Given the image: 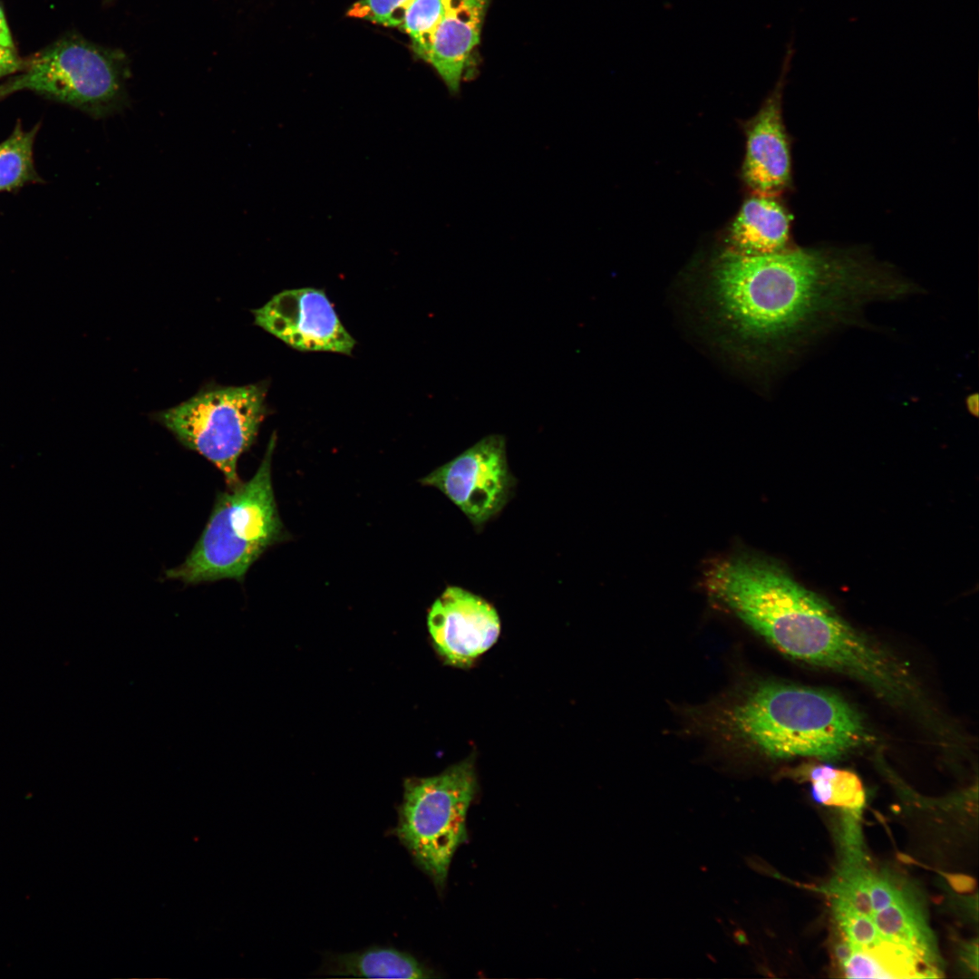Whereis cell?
Listing matches in <instances>:
<instances>
[{
    "instance_id": "1",
    "label": "cell",
    "mask_w": 979,
    "mask_h": 979,
    "mask_svg": "<svg viewBox=\"0 0 979 979\" xmlns=\"http://www.w3.org/2000/svg\"><path fill=\"white\" fill-rule=\"evenodd\" d=\"M914 285L850 249L794 248L763 255L729 249L711 262L705 311L724 342L744 356L777 362L877 301L905 297Z\"/></svg>"
},
{
    "instance_id": "2",
    "label": "cell",
    "mask_w": 979,
    "mask_h": 979,
    "mask_svg": "<svg viewBox=\"0 0 979 979\" xmlns=\"http://www.w3.org/2000/svg\"><path fill=\"white\" fill-rule=\"evenodd\" d=\"M724 602L790 657L850 676L893 705H920L904 665L770 560L758 557L742 565L727 586Z\"/></svg>"
},
{
    "instance_id": "3",
    "label": "cell",
    "mask_w": 979,
    "mask_h": 979,
    "mask_svg": "<svg viewBox=\"0 0 979 979\" xmlns=\"http://www.w3.org/2000/svg\"><path fill=\"white\" fill-rule=\"evenodd\" d=\"M731 740L772 758L833 759L868 738L860 714L831 692L766 682L750 687L721 711Z\"/></svg>"
},
{
    "instance_id": "4",
    "label": "cell",
    "mask_w": 979,
    "mask_h": 979,
    "mask_svg": "<svg viewBox=\"0 0 979 979\" xmlns=\"http://www.w3.org/2000/svg\"><path fill=\"white\" fill-rule=\"evenodd\" d=\"M275 443L272 436L248 481L217 494L199 540L181 565L165 572L166 578L185 584L221 579L241 582L263 552L282 538L283 525L271 480Z\"/></svg>"
},
{
    "instance_id": "5",
    "label": "cell",
    "mask_w": 979,
    "mask_h": 979,
    "mask_svg": "<svg viewBox=\"0 0 979 979\" xmlns=\"http://www.w3.org/2000/svg\"><path fill=\"white\" fill-rule=\"evenodd\" d=\"M127 74L121 52L71 34L24 60L22 70L0 85V100L30 91L103 118L124 106Z\"/></svg>"
},
{
    "instance_id": "6",
    "label": "cell",
    "mask_w": 979,
    "mask_h": 979,
    "mask_svg": "<svg viewBox=\"0 0 979 979\" xmlns=\"http://www.w3.org/2000/svg\"><path fill=\"white\" fill-rule=\"evenodd\" d=\"M476 790L471 757L438 775L404 782L392 834L441 891L457 848L467 840V813Z\"/></svg>"
},
{
    "instance_id": "7",
    "label": "cell",
    "mask_w": 979,
    "mask_h": 979,
    "mask_svg": "<svg viewBox=\"0 0 979 979\" xmlns=\"http://www.w3.org/2000/svg\"><path fill=\"white\" fill-rule=\"evenodd\" d=\"M266 389L260 384L200 392L155 419L186 448L222 472L228 489L239 480L237 465L254 442L267 413Z\"/></svg>"
},
{
    "instance_id": "8",
    "label": "cell",
    "mask_w": 979,
    "mask_h": 979,
    "mask_svg": "<svg viewBox=\"0 0 979 979\" xmlns=\"http://www.w3.org/2000/svg\"><path fill=\"white\" fill-rule=\"evenodd\" d=\"M513 481L499 434L483 437L421 480L444 493L475 526L501 510Z\"/></svg>"
},
{
    "instance_id": "9",
    "label": "cell",
    "mask_w": 979,
    "mask_h": 979,
    "mask_svg": "<svg viewBox=\"0 0 979 979\" xmlns=\"http://www.w3.org/2000/svg\"><path fill=\"white\" fill-rule=\"evenodd\" d=\"M253 315L257 325L300 351L351 354L355 344L320 289L282 291Z\"/></svg>"
},
{
    "instance_id": "10",
    "label": "cell",
    "mask_w": 979,
    "mask_h": 979,
    "mask_svg": "<svg viewBox=\"0 0 979 979\" xmlns=\"http://www.w3.org/2000/svg\"><path fill=\"white\" fill-rule=\"evenodd\" d=\"M795 49L788 43L779 79L757 113L743 124L742 177L753 194L773 196L790 183V150L782 118V96Z\"/></svg>"
},
{
    "instance_id": "11",
    "label": "cell",
    "mask_w": 979,
    "mask_h": 979,
    "mask_svg": "<svg viewBox=\"0 0 979 979\" xmlns=\"http://www.w3.org/2000/svg\"><path fill=\"white\" fill-rule=\"evenodd\" d=\"M428 629L437 652L451 665L468 667L498 640L500 620L483 597L448 586L431 606Z\"/></svg>"
},
{
    "instance_id": "12",
    "label": "cell",
    "mask_w": 979,
    "mask_h": 979,
    "mask_svg": "<svg viewBox=\"0 0 979 979\" xmlns=\"http://www.w3.org/2000/svg\"><path fill=\"white\" fill-rule=\"evenodd\" d=\"M490 0H445L426 62L451 92H457L470 54L480 42Z\"/></svg>"
},
{
    "instance_id": "13",
    "label": "cell",
    "mask_w": 979,
    "mask_h": 979,
    "mask_svg": "<svg viewBox=\"0 0 979 979\" xmlns=\"http://www.w3.org/2000/svg\"><path fill=\"white\" fill-rule=\"evenodd\" d=\"M726 239V249L741 254L782 251L790 239V217L773 196L753 194L743 201Z\"/></svg>"
},
{
    "instance_id": "14",
    "label": "cell",
    "mask_w": 979,
    "mask_h": 979,
    "mask_svg": "<svg viewBox=\"0 0 979 979\" xmlns=\"http://www.w3.org/2000/svg\"><path fill=\"white\" fill-rule=\"evenodd\" d=\"M324 972L333 976L361 978L426 979L434 971L408 952L393 947H370L359 952L333 955Z\"/></svg>"
},
{
    "instance_id": "15",
    "label": "cell",
    "mask_w": 979,
    "mask_h": 979,
    "mask_svg": "<svg viewBox=\"0 0 979 979\" xmlns=\"http://www.w3.org/2000/svg\"><path fill=\"white\" fill-rule=\"evenodd\" d=\"M40 123L24 130L18 121L12 133L0 142V192L14 191L42 182L34 162V143Z\"/></svg>"
},
{
    "instance_id": "16",
    "label": "cell",
    "mask_w": 979,
    "mask_h": 979,
    "mask_svg": "<svg viewBox=\"0 0 979 979\" xmlns=\"http://www.w3.org/2000/svg\"><path fill=\"white\" fill-rule=\"evenodd\" d=\"M798 774L809 780L812 796L819 803L858 809L865 802V791L859 778L852 771L830 765L804 766Z\"/></svg>"
},
{
    "instance_id": "17",
    "label": "cell",
    "mask_w": 979,
    "mask_h": 979,
    "mask_svg": "<svg viewBox=\"0 0 979 979\" xmlns=\"http://www.w3.org/2000/svg\"><path fill=\"white\" fill-rule=\"evenodd\" d=\"M871 918L884 940L905 945L921 956L926 952L920 926L902 897L889 906L874 912Z\"/></svg>"
},
{
    "instance_id": "18",
    "label": "cell",
    "mask_w": 979,
    "mask_h": 979,
    "mask_svg": "<svg viewBox=\"0 0 979 979\" xmlns=\"http://www.w3.org/2000/svg\"><path fill=\"white\" fill-rule=\"evenodd\" d=\"M444 4L445 0H412L404 12L400 29L409 35L413 51L425 61Z\"/></svg>"
},
{
    "instance_id": "19",
    "label": "cell",
    "mask_w": 979,
    "mask_h": 979,
    "mask_svg": "<svg viewBox=\"0 0 979 979\" xmlns=\"http://www.w3.org/2000/svg\"><path fill=\"white\" fill-rule=\"evenodd\" d=\"M412 0H359L348 15L391 27L401 26L404 12Z\"/></svg>"
},
{
    "instance_id": "20",
    "label": "cell",
    "mask_w": 979,
    "mask_h": 979,
    "mask_svg": "<svg viewBox=\"0 0 979 979\" xmlns=\"http://www.w3.org/2000/svg\"><path fill=\"white\" fill-rule=\"evenodd\" d=\"M838 916L853 949L870 947L883 940L870 916L848 911H838Z\"/></svg>"
},
{
    "instance_id": "21",
    "label": "cell",
    "mask_w": 979,
    "mask_h": 979,
    "mask_svg": "<svg viewBox=\"0 0 979 979\" xmlns=\"http://www.w3.org/2000/svg\"><path fill=\"white\" fill-rule=\"evenodd\" d=\"M868 880V876L857 877L850 880L840 892L837 910L849 911L871 917L874 911L871 906Z\"/></svg>"
},
{
    "instance_id": "22",
    "label": "cell",
    "mask_w": 979,
    "mask_h": 979,
    "mask_svg": "<svg viewBox=\"0 0 979 979\" xmlns=\"http://www.w3.org/2000/svg\"><path fill=\"white\" fill-rule=\"evenodd\" d=\"M868 891L874 912L889 906L902 897L887 881L868 876Z\"/></svg>"
},
{
    "instance_id": "23",
    "label": "cell",
    "mask_w": 979,
    "mask_h": 979,
    "mask_svg": "<svg viewBox=\"0 0 979 979\" xmlns=\"http://www.w3.org/2000/svg\"><path fill=\"white\" fill-rule=\"evenodd\" d=\"M23 66L24 60L18 56L15 49L0 45V79L17 73Z\"/></svg>"
},
{
    "instance_id": "24",
    "label": "cell",
    "mask_w": 979,
    "mask_h": 979,
    "mask_svg": "<svg viewBox=\"0 0 979 979\" xmlns=\"http://www.w3.org/2000/svg\"><path fill=\"white\" fill-rule=\"evenodd\" d=\"M949 885L959 893L972 892L975 887V880L964 874H944Z\"/></svg>"
},
{
    "instance_id": "25",
    "label": "cell",
    "mask_w": 979,
    "mask_h": 979,
    "mask_svg": "<svg viewBox=\"0 0 979 979\" xmlns=\"http://www.w3.org/2000/svg\"><path fill=\"white\" fill-rule=\"evenodd\" d=\"M0 45L15 49L12 34L5 19L4 11L0 6Z\"/></svg>"
},
{
    "instance_id": "26",
    "label": "cell",
    "mask_w": 979,
    "mask_h": 979,
    "mask_svg": "<svg viewBox=\"0 0 979 979\" xmlns=\"http://www.w3.org/2000/svg\"><path fill=\"white\" fill-rule=\"evenodd\" d=\"M852 953L853 947L848 940L838 943L834 947L835 956L841 964L845 962Z\"/></svg>"
},
{
    "instance_id": "27",
    "label": "cell",
    "mask_w": 979,
    "mask_h": 979,
    "mask_svg": "<svg viewBox=\"0 0 979 979\" xmlns=\"http://www.w3.org/2000/svg\"><path fill=\"white\" fill-rule=\"evenodd\" d=\"M735 938H736V941L739 944H747L748 943V939L746 937V935L742 931H739L737 934H735Z\"/></svg>"
}]
</instances>
